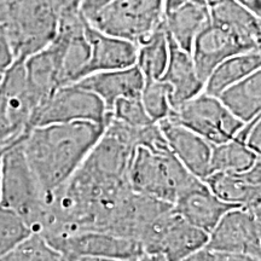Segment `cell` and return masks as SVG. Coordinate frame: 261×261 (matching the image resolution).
<instances>
[{"instance_id":"6da1fadb","label":"cell","mask_w":261,"mask_h":261,"mask_svg":"<svg viewBox=\"0 0 261 261\" xmlns=\"http://www.w3.org/2000/svg\"><path fill=\"white\" fill-rule=\"evenodd\" d=\"M104 129L103 123L74 121L34 127L25 133V158L46 201L80 167Z\"/></svg>"},{"instance_id":"7a4b0ae2","label":"cell","mask_w":261,"mask_h":261,"mask_svg":"<svg viewBox=\"0 0 261 261\" xmlns=\"http://www.w3.org/2000/svg\"><path fill=\"white\" fill-rule=\"evenodd\" d=\"M195 179L197 178L178 161L169 149L152 151L137 146L127 171V180L133 192L169 204L174 203Z\"/></svg>"},{"instance_id":"3957f363","label":"cell","mask_w":261,"mask_h":261,"mask_svg":"<svg viewBox=\"0 0 261 261\" xmlns=\"http://www.w3.org/2000/svg\"><path fill=\"white\" fill-rule=\"evenodd\" d=\"M23 137L3 146L0 205L18 213L35 232L44 219L47 202L25 158Z\"/></svg>"},{"instance_id":"277c9868","label":"cell","mask_w":261,"mask_h":261,"mask_svg":"<svg viewBox=\"0 0 261 261\" xmlns=\"http://www.w3.org/2000/svg\"><path fill=\"white\" fill-rule=\"evenodd\" d=\"M165 14V0H110L85 18L99 32L138 46L163 23Z\"/></svg>"},{"instance_id":"5b68a950","label":"cell","mask_w":261,"mask_h":261,"mask_svg":"<svg viewBox=\"0 0 261 261\" xmlns=\"http://www.w3.org/2000/svg\"><path fill=\"white\" fill-rule=\"evenodd\" d=\"M261 37L236 25L212 18L196 35L191 47V57L198 76L207 80L218 64L234 56L253 50H260Z\"/></svg>"},{"instance_id":"8992f818","label":"cell","mask_w":261,"mask_h":261,"mask_svg":"<svg viewBox=\"0 0 261 261\" xmlns=\"http://www.w3.org/2000/svg\"><path fill=\"white\" fill-rule=\"evenodd\" d=\"M108 120L109 112L99 97L76 84H69L60 86L39 104L33 113L29 129L74 121L107 125Z\"/></svg>"},{"instance_id":"52a82bcc","label":"cell","mask_w":261,"mask_h":261,"mask_svg":"<svg viewBox=\"0 0 261 261\" xmlns=\"http://www.w3.org/2000/svg\"><path fill=\"white\" fill-rule=\"evenodd\" d=\"M37 108L29 89L23 62L16 61L0 81V146L23 137Z\"/></svg>"},{"instance_id":"ba28073f","label":"cell","mask_w":261,"mask_h":261,"mask_svg":"<svg viewBox=\"0 0 261 261\" xmlns=\"http://www.w3.org/2000/svg\"><path fill=\"white\" fill-rule=\"evenodd\" d=\"M168 119L191 129L211 145L232 139L244 125L228 112L219 98L204 92L179 106Z\"/></svg>"},{"instance_id":"9c48e42d","label":"cell","mask_w":261,"mask_h":261,"mask_svg":"<svg viewBox=\"0 0 261 261\" xmlns=\"http://www.w3.org/2000/svg\"><path fill=\"white\" fill-rule=\"evenodd\" d=\"M208 233L194 226L173 210V205L146 228L140 238L144 252L160 253L167 261H178L205 247Z\"/></svg>"},{"instance_id":"30bf717a","label":"cell","mask_w":261,"mask_h":261,"mask_svg":"<svg viewBox=\"0 0 261 261\" xmlns=\"http://www.w3.org/2000/svg\"><path fill=\"white\" fill-rule=\"evenodd\" d=\"M261 207L227 211L208 233L205 248L215 254H246L261 257Z\"/></svg>"},{"instance_id":"8fae6325","label":"cell","mask_w":261,"mask_h":261,"mask_svg":"<svg viewBox=\"0 0 261 261\" xmlns=\"http://www.w3.org/2000/svg\"><path fill=\"white\" fill-rule=\"evenodd\" d=\"M63 256L80 259L84 256L112 257L133 261L144 253L142 244L130 238L107 231H81L51 243Z\"/></svg>"},{"instance_id":"7c38bea8","label":"cell","mask_w":261,"mask_h":261,"mask_svg":"<svg viewBox=\"0 0 261 261\" xmlns=\"http://www.w3.org/2000/svg\"><path fill=\"white\" fill-rule=\"evenodd\" d=\"M158 123L172 154L192 175L204 180L212 173V145L210 143L171 119L162 120Z\"/></svg>"},{"instance_id":"4fadbf2b","label":"cell","mask_w":261,"mask_h":261,"mask_svg":"<svg viewBox=\"0 0 261 261\" xmlns=\"http://www.w3.org/2000/svg\"><path fill=\"white\" fill-rule=\"evenodd\" d=\"M173 210L184 220L210 233L218 221L234 205L218 198L205 182L195 179L174 201Z\"/></svg>"},{"instance_id":"5bb4252c","label":"cell","mask_w":261,"mask_h":261,"mask_svg":"<svg viewBox=\"0 0 261 261\" xmlns=\"http://www.w3.org/2000/svg\"><path fill=\"white\" fill-rule=\"evenodd\" d=\"M85 35L90 44V58L84 69L83 77L99 71L125 69L136 65L137 45L133 42L99 32L87 19L85 23Z\"/></svg>"},{"instance_id":"9a60e30c","label":"cell","mask_w":261,"mask_h":261,"mask_svg":"<svg viewBox=\"0 0 261 261\" xmlns=\"http://www.w3.org/2000/svg\"><path fill=\"white\" fill-rule=\"evenodd\" d=\"M203 181L218 198L234 207L261 204L260 161L243 172H213Z\"/></svg>"},{"instance_id":"2e32d148","label":"cell","mask_w":261,"mask_h":261,"mask_svg":"<svg viewBox=\"0 0 261 261\" xmlns=\"http://www.w3.org/2000/svg\"><path fill=\"white\" fill-rule=\"evenodd\" d=\"M144 81L138 67L133 65L125 69L90 74L74 84L99 97L108 112H110L114 103L120 98L139 97Z\"/></svg>"},{"instance_id":"e0dca14e","label":"cell","mask_w":261,"mask_h":261,"mask_svg":"<svg viewBox=\"0 0 261 261\" xmlns=\"http://www.w3.org/2000/svg\"><path fill=\"white\" fill-rule=\"evenodd\" d=\"M168 42V63L160 80L165 81L171 89V103L174 112L182 103L203 92L204 81L198 76L190 52L179 47L169 35Z\"/></svg>"},{"instance_id":"ac0fdd59","label":"cell","mask_w":261,"mask_h":261,"mask_svg":"<svg viewBox=\"0 0 261 261\" xmlns=\"http://www.w3.org/2000/svg\"><path fill=\"white\" fill-rule=\"evenodd\" d=\"M211 21L210 5L205 0H187L175 8L166 10V32L179 47L191 52L196 35Z\"/></svg>"},{"instance_id":"d6986e66","label":"cell","mask_w":261,"mask_h":261,"mask_svg":"<svg viewBox=\"0 0 261 261\" xmlns=\"http://www.w3.org/2000/svg\"><path fill=\"white\" fill-rule=\"evenodd\" d=\"M261 52L253 50L226 58L212 70L204 83L203 92L210 96L219 94L254 71L260 70Z\"/></svg>"},{"instance_id":"ffe728a7","label":"cell","mask_w":261,"mask_h":261,"mask_svg":"<svg viewBox=\"0 0 261 261\" xmlns=\"http://www.w3.org/2000/svg\"><path fill=\"white\" fill-rule=\"evenodd\" d=\"M218 98L240 121H252L261 113V71H254L223 91Z\"/></svg>"},{"instance_id":"44dd1931","label":"cell","mask_w":261,"mask_h":261,"mask_svg":"<svg viewBox=\"0 0 261 261\" xmlns=\"http://www.w3.org/2000/svg\"><path fill=\"white\" fill-rule=\"evenodd\" d=\"M248 122L241 127L232 139L212 145L211 169L213 172H243L252 168L260 156L249 150L246 145Z\"/></svg>"},{"instance_id":"7402d4cb","label":"cell","mask_w":261,"mask_h":261,"mask_svg":"<svg viewBox=\"0 0 261 261\" xmlns=\"http://www.w3.org/2000/svg\"><path fill=\"white\" fill-rule=\"evenodd\" d=\"M168 57V35L162 23L137 46L136 65L145 80H159L165 73Z\"/></svg>"},{"instance_id":"603a6c76","label":"cell","mask_w":261,"mask_h":261,"mask_svg":"<svg viewBox=\"0 0 261 261\" xmlns=\"http://www.w3.org/2000/svg\"><path fill=\"white\" fill-rule=\"evenodd\" d=\"M139 98L152 122L158 123L173 114L171 89L165 81L145 80Z\"/></svg>"},{"instance_id":"cb8c5ba5","label":"cell","mask_w":261,"mask_h":261,"mask_svg":"<svg viewBox=\"0 0 261 261\" xmlns=\"http://www.w3.org/2000/svg\"><path fill=\"white\" fill-rule=\"evenodd\" d=\"M0 261H62V254L41 234L33 232Z\"/></svg>"},{"instance_id":"d4e9b609","label":"cell","mask_w":261,"mask_h":261,"mask_svg":"<svg viewBox=\"0 0 261 261\" xmlns=\"http://www.w3.org/2000/svg\"><path fill=\"white\" fill-rule=\"evenodd\" d=\"M32 233V227L21 215L0 205V259Z\"/></svg>"},{"instance_id":"484cf974","label":"cell","mask_w":261,"mask_h":261,"mask_svg":"<svg viewBox=\"0 0 261 261\" xmlns=\"http://www.w3.org/2000/svg\"><path fill=\"white\" fill-rule=\"evenodd\" d=\"M109 113L113 119L130 127H143L154 123L146 114L139 97L120 98L114 103Z\"/></svg>"},{"instance_id":"4316f807","label":"cell","mask_w":261,"mask_h":261,"mask_svg":"<svg viewBox=\"0 0 261 261\" xmlns=\"http://www.w3.org/2000/svg\"><path fill=\"white\" fill-rule=\"evenodd\" d=\"M15 63V55L12 51L5 23H0V75Z\"/></svg>"},{"instance_id":"83f0119b","label":"cell","mask_w":261,"mask_h":261,"mask_svg":"<svg viewBox=\"0 0 261 261\" xmlns=\"http://www.w3.org/2000/svg\"><path fill=\"white\" fill-rule=\"evenodd\" d=\"M246 145L249 150L255 152L256 155L261 154V116L253 119L248 122V129L246 135Z\"/></svg>"},{"instance_id":"f1b7e54d","label":"cell","mask_w":261,"mask_h":261,"mask_svg":"<svg viewBox=\"0 0 261 261\" xmlns=\"http://www.w3.org/2000/svg\"><path fill=\"white\" fill-rule=\"evenodd\" d=\"M110 0H80V11L83 12L85 17H90L98 9L102 8Z\"/></svg>"},{"instance_id":"f546056e","label":"cell","mask_w":261,"mask_h":261,"mask_svg":"<svg viewBox=\"0 0 261 261\" xmlns=\"http://www.w3.org/2000/svg\"><path fill=\"white\" fill-rule=\"evenodd\" d=\"M214 261H261V257L246 255V254L218 253L215 254Z\"/></svg>"},{"instance_id":"4dcf8cb0","label":"cell","mask_w":261,"mask_h":261,"mask_svg":"<svg viewBox=\"0 0 261 261\" xmlns=\"http://www.w3.org/2000/svg\"><path fill=\"white\" fill-rule=\"evenodd\" d=\"M215 254L211 252L207 248H202V249L197 250V252L190 254V255L182 257V259L178 261H214Z\"/></svg>"},{"instance_id":"1f68e13d","label":"cell","mask_w":261,"mask_h":261,"mask_svg":"<svg viewBox=\"0 0 261 261\" xmlns=\"http://www.w3.org/2000/svg\"><path fill=\"white\" fill-rule=\"evenodd\" d=\"M236 2L256 17L261 16V0H236Z\"/></svg>"},{"instance_id":"d6a6232c","label":"cell","mask_w":261,"mask_h":261,"mask_svg":"<svg viewBox=\"0 0 261 261\" xmlns=\"http://www.w3.org/2000/svg\"><path fill=\"white\" fill-rule=\"evenodd\" d=\"M133 261H167V259L160 253L144 252L143 254H140V255Z\"/></svg>"},{"instance_id":"836d02e7","label":"cell","mask_w":261,"mask_h":261,"mask_svg":"<svg viewBox=\"0 0 261 261\" xmlns=\"http://www.w3.org/2000/svg\"><path fill=\"white\" fill-rule=\"evenodd\" d=\"M79 261H125L119 259H112V257H100V256H84L77 259Z\"/></svg>"},{"instance_id":"e575fe53","label":"cell","mask_w":261,"mask_h":261,"mask_svg":"<svg viewBox=\"0 0 261 261\" xmlns=\"http://www.w3.org/2000/svg\"><path fill=\"white\" fill-rule=\"evenodd\" d=\"M2 154L3 148L0 149V204H2Z\"/></svg>"},{"instance_id":"d590c367","label":"cell","mask_w":261,"mask_h":261,"mask_svg":"<svg viewBox=\"0 0 261 261\" xmlns=\"http://www.w3.org/2000/svg\"><path fill=\"white\" fill-rule=\"evenodd\" d=\"M62 261H79L77 259H75V257H70V256H63L62 255Z\"/></svg>"},{"instance_id":"8d00e7d4","label":"cell","mask_w":261,"mask_h":261,"mask_svg":"<svg viewBox=\"0 0 261 261\" xmlns=\"http://www.w3.org/2000/svg\"><path fill=\"white\" fill-rule=\"evenodd\" d=\"M2 76H3V75H0V81H2Z\"/></svg>"}]
</instances>
